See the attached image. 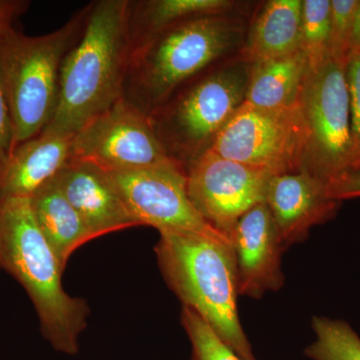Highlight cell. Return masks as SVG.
I'll return each instance as SVG.
<instances>
[{"label":"cell","instance_id":"cell-1","mask_svg":"<svg viewBox=\"0 0 360 360\" xmlns=\"http://www.w3.org/2000/svg\"><path fill=\"white\" fill-rule=\"evenodd\" d=\"M129 0L89 4L82 37L61 66L58 105L42 131L73 137L123 96L132 51Z\"/></svg>","mask_w":360,"mask_h":360},{"label":"cell","instance_id":"cell-2","mask_svg":"<svg viewBox=\"0 0 360 360\" xmlns=\"http://www.w3.org/2000/svg\"><path fill=\"white\" fill-rule=\"evenodd\" d=\"M156 257L168 288L241 360H257L238 312L231 241L219 232L160 231Z\"/></svg>","mask_w":360,"mask_h":360},{"label":"cell","instance_id":"cell-3","mask_svg":"<svg viewBox=\"0 0 360 360\" xmlns=\"http://www.w3.org/2000/svg\"><path fill=\"white\" fill-rule=\"evenodd\" d=\"M0 269L25 288L42 335L52 348L77 354L90 309L84 300L73 297L63 288L65 270L40 231L30 198L0 201Z\"/></svg>","mask_w":360,"mask_h":360},{"label":"cell","instance_id":"cell-4","mask_svg":"<svg viewBox=\"0 0 360 360\" xmlns=\"http://www.w3.org/2000/svg\"><path fill=\"white\" fill-rule=\"evenodd\" d=\"M238 25L217 15L184 21L132 47L123 98L148 116L232 49L240 39Z\"/></svg>","mask_w":360,"mask_h":360},{"label":"cell","instance_id":"cell-5","mask_svg":"<svg viewBox=\"0 0 360 360\" xmlns=\"http://www.w3.org/2000/svg\"><path fill=\"white\" fill-rule=\"evenodd\" d=\"M87 13L89 6L49 34L28 37L13 27L0 34V82L13 120V151L51 122L61 66L82 37Z\"/></svg>","mask_w":360,"mask_h":360},{"label":"cell","instance_id":"cell-6","mask_svg":"<svg viewBox=\"0 0 360 360\" xmlns=\"http://www.w3.org/2000/svg\"><path fill=\"white\" fill-rule=\"evenodd\" d=\"M250 72L222 70L201 78L149 117L167 155L187 167L245 103Z\"/></svg>","mask_w":360,"mask_h":360},{"label":"cell","instance_id":"cell-7","mask_svg":"<svg viewBox=\"0 0 360 360\" xmlns=\"http://www.w3.org/2000/svg\"><path fill=\"white\" fill-rule=\"evenodd\" d=\"M298 106L307 134L302 168L328 186L349 169L352 139L345 63L330 54L309 63Z\"/></svg>","mask_w":360,"mask_h":360},{"label":"cell","instance_id":"cell-8","mask_svg":"<svg viewBox=\"0 0 360 360\" xmlns=\"http://www.w3.org/2000/svg\"><path fill=\"white\" fill-rule=\"evenodd\" d=\"M305 139L300 106L265 110L245 103L207 149L227 160L281 174L302 167Z\"/></svg>","mask_w":360,"mask_h":360},{"label":"cell","instance_id":"cell-9","mask_svg":"<svg viewBox=\"0 0 360 360\" xmlns=\"http://www.w3.org/2000/svg\"><path fill=\"white\" fill-rule=\"evenodd\" d=\"M70 158L105 172L177 163L163 148L150 117L123 97L72 137Z\"/></svg>","mask_w":360,"mask_h":360},{"label":"cell","instance_id":"cell-10","mask_svg":"<svg viewBox=\"0 0 360 360\" xmlns=\"http://www.w3.org/2000/svg\"><path fill=\"white\" fill-rule=\"evenodd\" d=\"M274 175L206 149L187 167V193L200 217L229 239L238 220L255 205L265 202Z\"/></svg>","mask_w":360,"mask_h":360},{"label":"cell","instance_id":"cell-11","mask_svg":"<svg viewBox=\"0 0 360 360\" xmlns=\"http://www.w3.org/2000/svg\"><path fill=\"white\" fill-rule=\"evenodd\" d=\"M106 174L139 226H153L158 232H219L189 200L186 172L179 163Z\"/></svg>","mask_w":360,"mask_h":360},{"label":"cell","instance_id":"cell-12","mask_svg":"<svg viewBox=\"0 0 360 360\" xmlns=\"http://www.w3.org/2000/svg\"><path fill=\"white\" fill-rule=\"evenodd\" d=\"M229 241L236 257L238 295L260 298L283 288L284 246L266 203L255 205L238 220Z\"/></svg>","mask_w":360,"mask_h":360},{"label":"cell","instance_id":"cell-13","mask_svg":"<svg viewBox=\"0 0 360 360\" xmlns=\"http://www.w3.org/2000/svg\"><path fill=\"white\" fill-rule=\"evenodd\" d=\"M265 203L284 248L304 240L312 227L333 219L340 205L329 198L326 184L305 168L274 175Z\"/></svg>","mask_w":360,"mask_h":360},{"label":"cell","instance_id":"cell-14","mask_svg":"<svg viewBox=\"0 0 360 360\" xmlns=\"http://www.w3.org/2000/svg\"><path fill=\"white\" fill-rule=\"evenodd\" d=\"M56 180L94 239L139 226L105 170L96 165L70 158Z\"/></svg>","mask_w":360,"mask_h":360},{"label":"cell","instance_id":"cell-15","mask_svg":"<svg viewBox=\"0 0 360 360\" xmlns=\"http://www.w3.org/2000/svg\"><path fill=\"white\" fill-rule=\"evenodd\" d=\"M72 137L42 131L18 146L0 172V201L30 198L70 160Z\"/></svg>","mask_w":360,"mask_h":360},{"label":"cell","instance_id":"cell-16","mask_svg":"<svg viewBox=\"0 0 360 360\" xmlns=\"http://www.w3.org/2000/svg\"><path fill=\"white\" fill-rule=\"evenodd\" d=\"M309 65L302 49L283 58L252 63L245 103L265 110L296 108Z\"/></svg>","mask_w":360,"mask_h":360},{"label":"cell","instance_id":"cell-17","mask_svg":"<svg viewBox=\"0 0 360 360\" xmlns=\"http://www.w3.org/2000/svg\"><path fill=\"white\" fill-rule=\"evenodd\" d=\"M30 205L40 231L65 270L73 252L94 239V236L59 188L56 179L33 194Z\"/></svg>","mask_w":360,"mask_h":360},{"label":"cell","instance_id":"cell-18","mask_svg":"<svg viewBox=\"0 0 360 360\" xmlns=\"http://www.w3.org/2000/svg\"><path fill=\"white\" fill-rule=\"evenodd\" d=\"M302 0H270L253 23L245 46L255 63L290 56L302 44Z\"/></svg>","mask_w":360,"mask_h":360},{"label":"cell","instance_id":"cell-19","mask_svg":"<svg viewBox=\"0 0 360 360\" xmlns=\"http://www.w3.org/2000/svg\"><path fill=\"white\" fill-rule=\"evenodd\" d=\"M231 6L229 0H129L132 47L172 26L193 18L217 15Z\"/></svg>","mask_w":360,"mask_h":360},{"label":"cell","instance_id":"cell-20","mask_svg":"<svg viewBox=\"0 0 360 360\" xmlns=\"http://www.w3.org/2000/svg\"><path fill=\"white\" fill-rule=\"evenodd\" d=\"M315 340L305 348L312 360H360V338L341 319L314 316L311 321Z\"/></svg>","mask_w":360,"mask_h":360},{"label":"cell","instance_id":"cell-21","mask_svg":"<svg viewBox=\"0 0 360 360\" xmlns=\"http://www.w3.org/2000/svg\"><path fill=\"white\" fill-rule=\"evenodd\" d=\"M331 0H303L302 44L309 63L329 54Z\"/></svg>","mask_w":360,"mask_h":360},{"label":"cell","instance_id":"cell-22","mask_svg":"<svg viewBox=\"0 0 360 360\" xmlns=\"http://www.w3.org/2000/svg\"><path fill=\"white\" fill-rule=\"evenodd\" d=\"M181 323L191 341V360H241L193 309L182 307Z\"/></svg>","mask_w":360,"mask_h":360},{"label":"cell","instance_id":"cell-23","mask_svg":"<svg viewBox=\"0 0 360 360\" xmlns=\"http://www.w3.org/2000/svg\"><path fill=\"white\" fill-rule=\"evenodd\" d=\"M360 0H331L329 54L341 63H347L350 52V39Z\"/></svg>","mask_w":360,"mask_h":360},{"label":"cell","instance_id":"cell-24","mask_svg":"<svg viewBox=\"0 0 360 360\" xmlns=\"http://www.w3.org/2000/svg\"><path fill=\"white\" fill-rule=\"evenodd\" d=\"M345 77L349 94L352 139L349 169L347 174H360V52L352 51L348 54L345 63Z\"/></svg>","mask_w":360,"mask_h":360},{"label":"cell","instance_id":"cell-25","mask_svg":"<svg viewBox=\"0 0 360 360\" xmlns=\"http://www.w3.org/2000/svg\"><path fill=\"white\" fill-rule=\"evenodd\" d=\"M13 149V127L4 87L0 82V172Z\"/></svg>","mask_w":360,"mask_h":360},{"label":"cell","instance_id":"cell-26","mask_svg":"<svg viewBox=\"0 0 360 360\" xmlns=\"http://www.w3.org/2000/svg\"><path fill=\"white\" fill-rule=\"evenodd\" d=\"M329 198L338 201L360 198V174H347L326 186Z\"/></svg>","mask_w":360,"mask_h":360},{"label":"cell","instance_id":"cell-27","mask_svg":"<svg viewBox=\"0 0 360 360\" xmlns=\"http://www.w3.org/2000/svg\"><path fill=\"white\" fill-rule=\"evenodd\" d=\"M30 1L0 0V34L13 27V21L25 13Z\"/></svg>","mask_w":360,"mask_h":360},{"label":"cell","instance_id":"cell-28","mask_svg":"<svg viewBox=\"0 0 360 360\" xmlns=\"http://www.w3.org/2000/svg\"><path fill=\"white\" fill-rule=\"evenodd\" d=\"M360 52V4L355 15L354 30L350 39V51Z\"/></svg>","mask_w":360,"mask_h":360}]
</instances>
